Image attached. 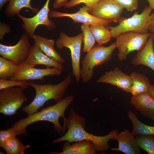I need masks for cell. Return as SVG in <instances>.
Returning <instances> with one entry per match:
<instances>
[{"instance_id": "cell-36", "label": "cell", "mask_w": 154, "mask_h": 154, "mask_svg": "<svg viewBox=\"0 0 154 154\" xmlns=\"http://www.w3.org/2000/svg\"><path fill=\"white\" fill-rule=\"evenodd\" d=\"M148 92L154 100V85H150Z\"/></svg>"}, {"instance_id": "cell-15", "label": "cell", "mask_w": 154, "mask_h": 154, "mask_svg": "<svg viewBox=\"0 0 154 154\" xmlns=\"http://www.w3.org/2000/svg\"><path fill=\"white\" fill-rule=\"evenodd\" d=\"M134 136L129 130L125 129L114 138V140L118 141V147L112 148L110 150L120 151L126 154H141V149L137 145Z\"/></svg>"}, {"instance_id": "cell-2", "label": "cell", "mask_w": 154, "mask_h": 154, "mask_svg": "<svg viewBox=\"0 0 154 154\" xmlns=\"http://www.w3.org/2000/svg\"><path fill=\"white\" fill-rule=\"evenodd\" d=\"M74 99L73 96H68L54 105L44 108L40 111H38L26 118L19 120L11 126L15 129L17 136L23 134L28 137L26 129L30 125L39 121H48L53 123L55 130L62 135L65 131L63 126L60 124L59 119L61 117L63 118L65 117L64 112Z\"/></svg>"}, {"instance_id": "cell-37", "label": "cell", "mask_w": 154, "mask_h": 154, "mask_svg": "<svg viewBox=\"0 0 154 154\" xmlns=\"http://www.w3.org/2000/svg\"><path fill=\"white\" fill-rule=\"evenodd\" d=\"M11 0H0V9H2L3 6L7 2H9Z\"/></svg>"}, {"instance_id": "cell-31", "label": "cell", "mask_w": 154, "mask_h": 154, "mask_svg": "<svg viewBox=\"0 0 154 154\" xmlns=\"http://www.w3.org/2000/svg\"><path fill=\"white\" fill-rule=\"evenodd\" d=\"M123 9L132 12L136 10L138 7V0H114Z\"/></svg>"}, {"instance_id": "cell-6", "label": "cell", "mask_w": 154, "mask_h": 154, "mask_svg": "<svg viewBox=\"0 0 154 154\" xmlns=\"http://www.w3.org/2000/svg\"><path fill=\"white\" fill-rule=\"evenodd\" d=\"M151 33L141 34L131 31L123 33L115 38L118 58L120 61L126 60L131 52L141 50L145 45Z\"/></svg>"}, {"instance_id": "cell-26", "label": "cell", "mask_w": 154, "mask_h": 154, "mask_svg": "<svg viewBox=\"0 0 154 154\" xmlns=\"http://www.w3.org/2000/svg\"><path fill=\"white\" fill-rule=\"evenodd\" d=\"M30 145H24L18 138L14 137L7 140L2 148L7 154H24Z\"/></svg>"}, {"instance_id": "cell-12", "label": "cell", "mask_w": 154, "mask_h": 154, "mask_svg": "<svg viewBox=\"0 0 154 154\" xmlns=\"http://www.w3.org/2000/svg\"><path fill=\"white\" fill-rule=\"evenodd\" d=\"M49 17L56 18L69 17L74 23H80L89 25L101 24L106 27L112 22L110 20L96 17L90 14L85 5L80 8L78 11L74 13H64L52 10L49 12Z\"/></svg>"}, {"instance_id": "cell-9", "label": "cell", "mask_w": 154, "mask_h": 154, "mask_svg": "<svg viewBox=\"0 0 154 154\" xmlns=\"http://www.w3.org/2000/svg\"><path fill=\"white\" fill-rule=\"evenodd\" d=\"M50 1L46 0L43 7L33 17L28 18L23 16L20 13L17 14V16L23 21L21 24L22 28L25 30L30 39H33L36 28L40 25L45 26L49 31L53 30L56 27L54 22L48 17L50 11L49 8Z\"/></svg>"}, {"instance_id": "cell-34", "label": "cell", "mask_w": 154, "mask_h": 154, "mask_svg": "<svg viewBox=\"0 0 154 154\" xmlns=\"http://www.w3.org/2000/svg\"><path fill=\"white\" fill-rule=\"evenodd\" d=\"M68 0H54L52 7L54 9H57L64 6Z\"/></svg>"}, {"instance_id": "cell-11", "label": "cell", "mask_w": 154, "mask_h": 154, "mask_svg": "<svg viewBox=\"0 0 154 154\" xmlns=\"http://www.w3.org/2000/svg\"><path fill=\"white\" fill-rule=\"evenodd\" d=\"M123 9L114 0H101L88 12L96 17L118 23Z\"/></svg>"}, {"instance_id": "cell-27", "label": "cell", "mask_w": 154, "mask_h": 154, "mask_svg": "<svg viewBox=\"0 0 154 154\" xmlns=\"http://www.w3.org/2000/svg\"><path fill=\"white\" fill-rule=\"evenodd\" d=\"M80 28L83 35V51L84 53H87L94 46L96 41L91 30L90 25L83 24Z\"/></svg>"}, {"instance_id": "cell-19", "label": "cell", "mask_w": 154, "mask_h": 154, "mask_svg": "<svg viewBox=\"0 0 154 154\" xmlns=\"http://www.w3.org/2000/svg\"><path fill=\"white\" fill-rule=\"evenodd\" d=\"M62 151L57 152L50 151L51 154H96V149L95 145L91 141L82 140L75 143L70 144L66 142L62 146Z\"/></svg>"}, {"instance_id": "cell-8", "label": "cell", "mask_w": 154, "mask_h": 154, "mask_svg": "<svg viewBox=\"0 0 154 154\" xmlns=\"http://www.w3.org/2000/svg\"><path fill=\"white\" fill-rule=\"evenodd\" d=\"M19 87H10L0 90V112L6 116H12L28 98Z\"/></svg>"}, {"instance_id": "cell-7", "label": "cell", "mask_w": 154, "mask_h": 154, "mask_svg": "<svg viewBox=\"0 0 154 154\" xmlns=\"http://www.w3.org/2000/svg\"><path fill=\"white\" fill-rule=\"evenodd\" d=\"M83 37L82 33L70 37L62 31L59 35V38L55 41L56 46L58 49L62 50L64 47H66L70 50L72 62V76L78 82H79L81 79L80 59Z\"/></svg>"}, {"instance_id": "cell-1", "label": "cell", "mask_w": 154, "mask_h": 154, "mask_svg": "<svg viewBox=\"0 0 154 154\" xmlns=\"http://www.w3.org/2000/svg\"><path fill=\"white\" fill-rule=\"evenodd\" d=\"M63 127L65 134L59 138L54 140L53 143L56 144L60 142L66 141L70 143L82 140L92 141L96 147V151H104L110 148L108 142L110 139L114 140L115 136L119 133L117 129L110 132L107 135L98 136L91 134L85 130L86 120L72 108L70 109L68 118H63Z\"/></svg>"}, {"instance_id": "cell-16", "label": "cell", "mask_w": 154, "mask_h": 154, "mask_svg": "<svg viewBox=\"0 0 154 154\" xmlns=\"http://www.w3.org/2000/svg\"><path fill=\"white\" fill-rule=\"evenodd\" d=\"M34 67L37 65H43L47 68L51 67L63 69L62 64L51 58L35 45L31 46L28 57L23 64Z\"/></svg>"}, {"instance_id": "cell-25", "label": "cell", "mask_w": 154, "mask_h": 154, "mask_svg": "<svg viewBox=\"0 0 154 154\" xmlns=\"http://www.w3.org/2000/svg\"><path fill=\"white\" fill-rule=\"evenodd\" d=\"M91 30L98 44H103L108 43L112 37L110 31L101 24L90 25Z\"/></svg>"}, {"instance_id": "cell-22", "label": "cell", "mask_w": 154, "mask_h": 154, "mask_svg": "<svg viewBox=\"0 0 154 154\" xmlns=\"http://www.w3.org/2000/svg\"><path fill=\"white\" fill-rule=\"evenodd\" d=\"M31 1V0H11L5 10V15L7 17H12L20 13L21 9L24 7L29 8L34 13H37L39 10L32 7Z\"/></svg>"}, {"instance_id": "cell-5", "label": "cell", "mask_w": 154, "mask_h": 154, "mask_svg": "<svg viewBox=\"0 0 154 154\" xmlns=\"http://www.w3.org/2000/svg\"><path fill=\"white\" fill-rule=\"evenodd\" d=\"M152 10L149 5L147 6L140 14L136 12L132 16L128 18L121 17L118 25L108 27L112 37L115 38L121 33L129 31L141 34L149 33L148 27Z\"/></svg>"}, {"instance_id": "cell-14", "label": "cell", "mask_w": 154, "mask_h": 154, "mask_svg": "<svg viewBox=\"0 0 154 154\" xmlns=\"http://www.w3.org/2000/svg\"><path fill=\"white\" fill-rule=\"evenodd\" d=\"M97 83H104L115 86L122 90L130 93L132 85L130 76L118 67L106 72L96 81Z\"/></svg>"}, {"instance_id": "cell-39", "label": "cell", "mask_w": 154, "mask_h": 154, "mask_svg": "<svg viewBox=\"0 0 154 154\" xmlns=\"http://www.w3.org/2000/svg\"><path fill=\"white\" fill-rule=\"evenodd\" d=\"M153 47L154 48V42L153 43Z\"/></svg>"}, {"instance_id": "cell-32", "label": "cell", "mask_w": 154, "mask_h": 154, "mask_svg": "<svg viewBox=\"0 0 154 154\" xmlns=\"http://www.w3.org/2000/svg\"><path fill=\"white\" fill-rule=\"evenodd\" d=\"M17 135L16 132L12 127L5 130L0 131V147H2L5 141L8 139L15 137Z\"/></svg>"}, {"instance_id": "cell-13", "label": "cell", "mask_w": 154, "mask_h": 154, "mask_svg": "<svg viewBox=\"0 0 154 154\" xmlns=\"http://www.w3.org/2000/svg\"><path fill=\"white\" fill-rule=\"evenodd\" d=\"M62 70V69L55 67L37 68L23 64L20 66L16 74L10 80L17 81L30 80L42 81L45 77L47 76L61 75Z\"/></svg>"}, {"instance_id": "cell-35", "label": "cell", "mask_w": 154, "mask_h": 154, "mask_svg": "<svg viewBox=\"0 0 154 154\" xmlns=\"http://www.w3.org/2000/svg\"><path fill=\"white\" fill-rule=\"evenodd\" d=\"M148 28L150 33H154V12L150 15Z\"/></svg>"}, {"instance_id": "cell-4", "label": "cell", "mask_w": 154, "mask_h": 154, "mask_svg": "<svg viewBox=\"0 0 154 154\" xmlns=\"http://www.w3.org/2000/svg\"><path fill=\"white\" fill-rule=\"evenodd\" d=\"M116 48L115 42L106 47L98 44L87 53L81 62L80 76L83 82L87 83L92 78L95 67L100 66L111 59L112 53Z\"/></svg>"}, {"instance_id": "cell-29", "label": "cell", "mask_w": 154, "mask_h": 154, "mask_svg": "<svg viewBox=\"0 0 154 154\" xmlns=\"http://www.w3.org/2000/svg\"><path fill=\"white\" fill-rule=\"evenodd\" d=\"M29 86L28 82L27 80L0 79V90L8 87H19L24 90L26 89Z\"/></svg>"}, {"instance_id": "cell-30", "label": "cell", "mask_w": 154, "mask_h": 154, "mask_svg": "<svg viewBox=\"0 0 154 154\" xmlns=\"http://www.w3.org/2000/svg\"><path fill=\"white\" fill-rule=\"evenodd\" d=\"M101 0H70L66 4V8L73 7L81 3H84L88 11L93 8Z\"/></svg>"}, {"instance_id": "cell-18", "label": "cell", "mask_w": 154, "mask_h": 154, "mask_svg": "<svg viewBox=\"0 0 154 154\" xmlns=\"http://www.w3.org/2000/svg\"><path fill=\"white\" fill-rule=\"evenodd\" d=\"M130 102L143 116L154 121V100L148 92L132 96Z\"/></svg>"}, {"instance_id": "cell-20", "label": "cell", "mask_w": 154, "mask_h": 154, "mask_svg": "<svg viewBox=\"0 0 154 154\" xmlns=\"http://www.w3.org/2000/svg\"><path fill=\"white\" fill-rule=\"evenodd\" d=\"M33 39L35 41V45L48 57L62 64L65 62L64 59L54 49L55 42L54 39H48L44 36L35 34Z\"/></svg>"}, {"instance_id": "cell-17", "label": "cell", "mask_w": 154, "mask_h": 154, "mask_svg": "<svg viewBox=\"0 0 154 154\" xmlns=\"http://www.w3.org/2000/svg\"><path fill=\"white\" fill-rule=\"evenodd\" d=\"M154 33H151L144 48L138 52L131 60L133 65H144L154 71Z\"/></svg>"}, {"instance_id": "cell-40", "label": "cell", "mask_w": 154, "mask_h": 154, "mask_svg": "<svg viewBox=\"0 0 154 154\" xmlns=\"http://www.w3.org/2000/svg\"><path fill=\"white\" fill-rule=\"evenodd\" d=\"M147 0L148 1V0Z\"/></svg>"}, {"instance_id": "cell-28", "label": "cell", "mask_w": 154, "mask_h": 154, "mask_svg": "<svg viewBox=\"0 0 154 154\" xmlns=\"http://www.w3.org/2000/svg\"><path fill=\"white\" fill-rule=\"evenodd\" d=\"M138 146L149 154H154V135H139L135 137Z\"/></svg>"}, {"instance_id": "cell-3", "label": "cell", "mask_w": 154, "mask_h": 154, "mask_svg": "<svg viewBox=\"0 0 154 154\" xmlns=\"http://www.w3.org/2000/svg\"><path fill=\"white\" fill-rule=\"evenodd\" d=\"M71 81V76L69 74L62 81L55 84H40L32 81L28 82L29 86L35 89V94L31 102L23 107V111L29 116L38 112L50 100L53 99L56 103L60 102L63 99Z\"/></svg>"}, {"instance_id": "cell-24", "label": "cell", "mask_w": 154, "mask_h": 154, "mask_svg": "<svg viewBox=\"0 0 154 154\" xmlns=\"http://www.w3.org/2000/svg\"><path fill=\"white\" fill-rule=\"evenodd\" d=\"M20 66L11 60L0 56V79H11L17 72Z\"/></svg>"}, {"instance_id": "cell-21", "label": "cell", "mask_w": 154, "mask_h": 154, "mask_svg": "<svg viewBox=\"0 0 154 154\" xmlns=\"http://www.w3.org/2000/svg\"><path fill=\"white\" fill-rule=\"evenodd\" d=\"M130 76L132 81L130 93L132 96L148 92L150 85L149 77L135 71L131 72Z\"/></svg>"}, {"instance_id": "cell-23", "label": "cell", "mask_w": 154, "mask_h": 154, "mask_svg": "<svg viewBox=\"0 0 154 154\" xmlns=\"http://www.w3.org/2000/svg\"><path fill=\"white\" fill-rule=\"evenodd\" d=\"M128 116L132 123L133 128L132 132L135 136L154 135V126L143 123L138 119L136 115L131 111L128 112Z\"/></svg>"}, {"instance_id": "cell-10", "label": "cell", "mask_w": 154, "mask_h": 154, "mask_svg": "<svg viewBox=\"0 0 154 154\" xmlns=\"http://www.w3.org/2000/svg\"><path fill=\"white\" fill-rule=\"evenodd\" d=\"M29 38L25 32L17 43L13 46L0 44V55L18 66L23 64L26 60L31 47Z\"/></svg>"}, {"instance_id": "cell-33", "label": "cell", "mask_w": 154, "mask_h": 154, "mask_svg": "<svg viewBox=\"0 0 154 154\" xmlns=\"http://www.w3.org/2000/svg\"><path fill=\"white\" fill-rule=\"evenodd\" d=\"M0 40H2L5 33H8L11 31L10 27L4 23L0 22Z\"/></svg>"}, {"instance_id": "cell-38", "label": "cell", "mask_w": 154, "mask_h": 154, "mask_svg": "<svg viewBox=\"0 0 154 154\" xmlns=\"http://www.w3.org/2000/svg\"><path fill=\"white\" fill-rule=\"evenodd\" d=\"M149 6L152 9L154 10V0H148Z\"/></svg>"}]
</instances>
